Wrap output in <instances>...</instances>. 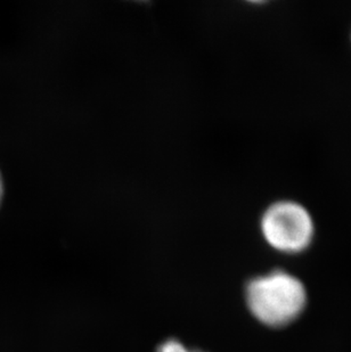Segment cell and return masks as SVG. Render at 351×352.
I'll return each instance as SVG.
<instances>
[{
  "mask_svg": "<svg viewBox=\"0 0 351 352\" xmlns=\"http://www.w3.org/2000/svg\"><path fill=\"white\" fill-rule=\"evenodd\" d=\"M314 230L310 213L292 201L274 203L262 216V235L269 245L286 254L300 253L309 248Z\"/></svg>",
  "mask_w": 351,
  "mask_h": 352,
  "instance_id": "cell-2",
  "label": "cell"
},
{
  "mask_svg": "<svg viewBox=\"0 0 351 352\" xmlns=\"http://www.w3.org/2000/svg\"><path fill=\"white\" fill-rule=\"evenodd\" d=\"M158 352H202V351H189L182 346V343L176 341V340H169L160 346Z\"/></svg>",
  "mask_w": 351,
  "mask_h": 352,
  "instance_id": "cell-3",
  "label": "cell"
},
{
  "mask_svg": "<svg viewBox=\"0 0 351 352\" xmlns=\"http://www.w3.org/2000/svg\"><path fill=\"white\" fill-rule=\"evenodd\" d=\"M246 300L250 313L262 325L281 329L302 315L308 296L297 276L274 270L248 283Z\"/></svg>",
  "mask_w": 351,
  "mask_h": 352,
  "instance_id": "cell-1",
  "label": "cell"
},
{
  "mask_svg": "<svg viewBox=\"0 0 351 352\" xmlns=\"http://www.w3.org/2000/svg\"><path fill=\"white\" fill-rule=\"evenodd\" d=\"M1 197H3V180L0 176V202H1Z\"/></svg>",
  "mask_w": 351,
  "mask_h": 352,
  "instance_id": "cell-4",
  "label": "cell"
}]
</instances>
